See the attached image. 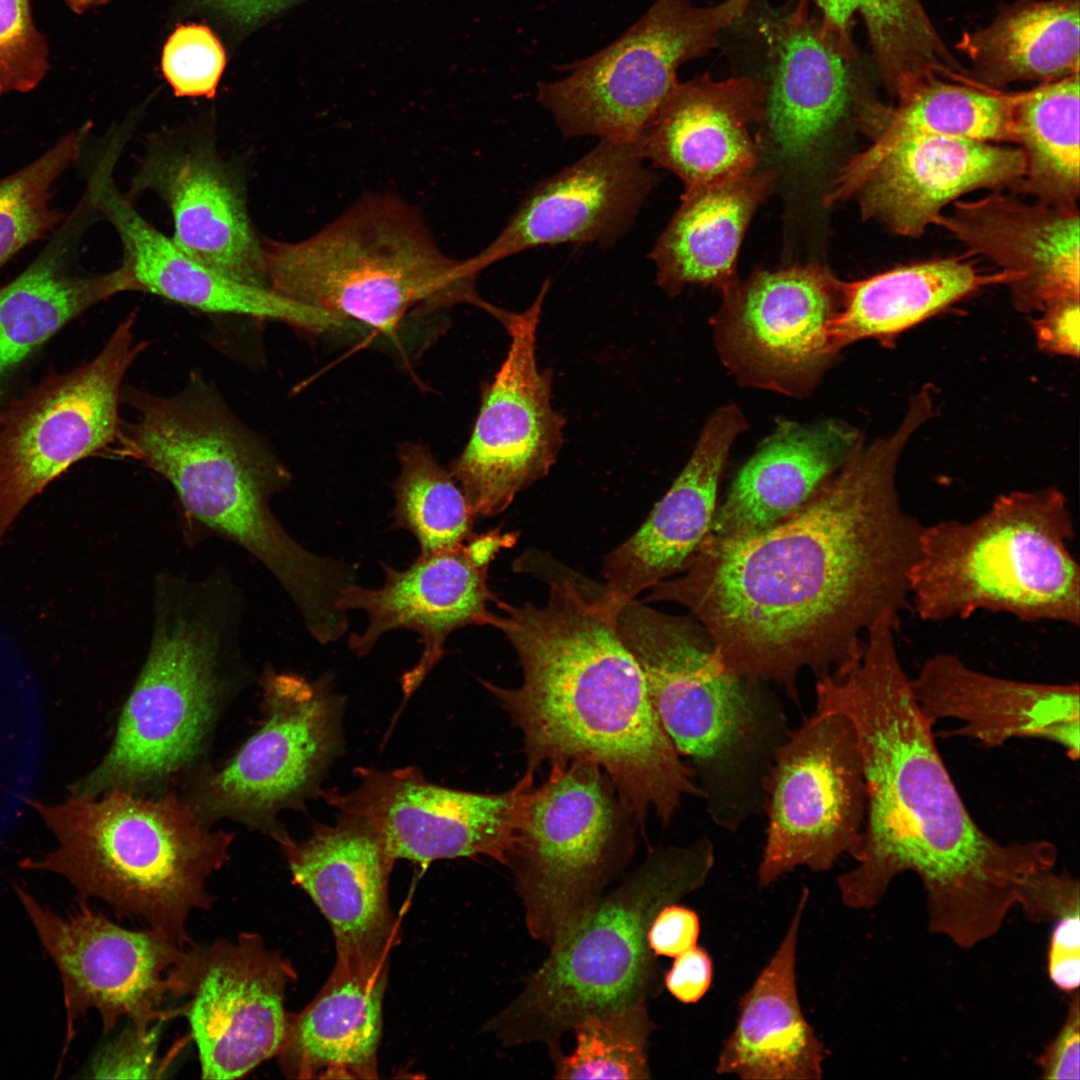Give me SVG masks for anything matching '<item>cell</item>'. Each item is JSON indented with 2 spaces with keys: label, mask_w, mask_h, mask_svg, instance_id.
<instances>
[{
  "label": "cell",
  "mask_w": 1080,
  "mask_h": 1080,
  "mask_svg": "<svg viewBox=\"0 0 1080 1080\" xmlns=\"http://www.w3.org/2000/svg\"><path fill=\"white\" fill-rule=\"evenodd\" d=\"M910 400L891 434L862 446L794 513L754 536L707 535L680 576L649 589L707 631L723 666L798 703V679L844 669L869 628L900 623L924 527L901 503V454L931 417Z\"/></svg>",
  "instance_id": "1"
},
{
  "label": "cell",
  "mask_w": 1080,
  "mask_h": 1080,
  "mask_svg": "<svg viewBox=\"0 0 1080 1080\" xmlns=\"http://www.w3.org/2000/svg\"><path fill=\"white\" fill-rule=\"evenodd\" d=\"M897 629L879 621L861 657L816 679L815 710L852 724L866 784L855 866L837 876L842 904L874 908L902 873L920 879L928 928L961 948L994 936L1032 879L1055 867L1047 840L1002 843L973 819L910 688Z\"/></svg>",
  "instance_id": "2"
},
{
  "label": "cell",
  "mask_w": 1080,
  "mask_h": 1080,
  "mask_svg": "<svg viewBox=\"0 0 1080 1080\" xmlns=\"http://www.w3.org/2000/svg\"><path fill=\"white\" fill-rule=\"evenodd\" d=\"M526 571L548 585L543 606L496 601L492 626L523 671L516 688L481 680L523 735L527 773L583 760L605 771L625 810L643 826L669 824L686 797L701 798L665 732L644 676L617 629L621 609L605 584L538 553Z\"/></svg>",
  "instance_id": "3"
},
{
  "label": "cell",
  "mask_w": 1080,
  "mask_h": 1080,
  "mask_svg": "<svg viewBox=\"0 0 1080 1080\" xmlns=\"http://www.w3.org/2000/svg\"><path fill=\"white\" fill-rule=\"evenodd\" d=\"M243 612L240 588L224 572L155 578L143 666L109 751L71 794L139 793L192 765L243 672Z\"/></svg>",
  "instance_id": "4"
},
{
  "label": "cell",
  "mask_w": 1080,
  "mask_h": 1080,
  "mask_svg": "<svg viewBox=\"0 0 1080 1080\" xmlns=\"http://www.w3.org/2000/svg\"><path fill=\"white\" fill-rule=\"evenodd\" d=\"M660 722L718 828L763 814L764 783L791 727L776 688L729 672L705 628L632 600L617 616Z\"/></svg>",
  "instance_id": "5"
},
{
  "label": "cell",
  "mask_w": 1080,
  "mask_h": 1080,
  "mask_svg": "<svg viewBox=\"0 0 1080 1080\" xmlns=\"http://www.w3.org/2000/svg\"><path fill=\"white\" fill-rule=\"evenodd\" d=\"M121 399L133 413L121 422L117 452L161 475L196 523L243 548L286 591L315 575L318 555L282 527L271 499L285 488V466L243 425L200 375L170 396L136 388Z\"/></svg>",
  "instance_id": "6"
},
{
  "label": "cell",
  "mask_w": 1080,
  "mask_h": 1080,
  "mask_svg": "<svg viewBox=\"0 0 1080 1080\" xmlns=\"http://www.w3.org/2000/svg\"><path fill=\"white\" fill-rule=\"evenodd\" d=\"M29 803L57 846L23 868L58 874L119 917H139L181 947L190 943L188 917L212 906L207 881L228 860L231 833L211 830L175 793L146 798L114 789Z\"/></svg>",
  "instance_id": "7"
},
{
  "label": "cell",
  "mask_w": 1080,
  "mask_h": 1080,
  "mask_svg": "<svg viewBox=\"0 0 1080 1080\" xmlns=\"http://www.w3.org/2000/svg\"><path fill=\"white\" fill-rule=\"evenodd\" d=\"M260 270L276 293L391 338L410 313L458 304L499 322L506 313L477 292L471 259L448 256L419 212L390 194L362 197L303 240H261Z\"/></svg>",
  "instance_id": "8"
},
{
  "label": "cell",
  "mask_w": 1080,
  "mask_h": 1080,
  "mask_svg": "<svg viewBox=\"0 0 1080 1080\" xmlns=\"http://www.w3.org/2000/svg\"><path fill=\"white\" fill-rule=\"evenodd\" d=\"M1075 536L1057 487L1010 491L975 518L924 524L909 573L910 609L931 623L984 611L1078 627Z\"/></svg>",
  "instance_id": "9"
},
{
  "label": "cell",
  "mask_w": 1080,
  "mask_h": 1080,
  "mask_svg": "<svg viewBox=\"0 0 1080 1080\" xmlns=\"http://www.w3.org/2000/svg\"><path fill=\"white\" fill-rule=\"evenodd\" d=\"M715 858L708 836L649 856L550 946L543 965L488 1030L510 1044L551 1041L588 1016L645 1002L659 984L651 924L663 907L705 884Z\"/></svg>",
  "instance_id": "10"
},
{
  "label": "cell",
  "mask_w": 1080,
  "mask_h": 1080,
  "mask_svg": "<svg viewBox=\"0 0 1080 1080\" xmlns=\"http://www.w3.org/2000/svg\"><path fill=\"white\" fill-rule=\"evenodd\" d=\"M753 2L697 6L692 0H656L614 42L573 64L567 76L539 83L537 100L565 138L637 142L678 83L679 67L714 48Z\"/></svg>",
  "instance_id": "11"
},
{
  "label": "cell",
  "mask_w": 1080,
  "mask_h": 1080,
  "mask_svg": "<svg viewBox=\"0 0 1080 1080\" xmlns=\"http://www.w3.org/2000/svg\"><path fill=\"white\" fill-rule=\"evenodd\" d=\"M263 719L219 769L205 771L187 801L205 821L230 818L268 832L277 814L303 809L343 752L344 697L317 680L268 666L260 679Z\"/></svg>",
  "instance_id": "12"
},
{
  "label": "cell",
  "mask_w": 1080,
  "mask_h": 1080,
  "mask_svg": "<svg viewBox=\"0 0 1080 1080\" xmlns=\"http://www.w3.org/2000/svg\"><path fill=\"white\" fill-rule=\"evenodd\" d=\"M761 888L799 867L827 872L856 859L866 817V784L854 728L841 714L814 710L776 751L765 783Z\"/></svg>",
  "instance_id": "13"
},
{
  "label": "cell",
  "mask_w": 1080,
  "mask_h": 1080,
  "mask_svg": "<svg viewBox=\"0 0 1080 1080\" xmlns=\"http://www.w3.org/2000/svg\"><path fill=\"white\" fill-rule=\"evenodd\" d=\"M532 789L511 858L532 936L550 946L600 900L614 859L616 802L595 763L551 765Z\"/></svg>",
  "instance_id": "14"
},
{
  "label": "cell",
  "mask_w": 1080,
  "mask_h": 1080,
  "mask_svg": "<svg viewBox=\"0 0 1080 1080\" xmlns=\"http://www.w3.org/2000/svg\"><path fill=\"white\" fill-rule=\"evenodd\" d=\"M131 313L90 362L53 376L0 416V540L26 504L73 463L117 443L124 377L148 343Z\"/></svg>",
  "instance_id": "15"
},
{
  "label": "cell",
  "mask_w": 1080,
  "mask_h": 1080,
  "mask_svg": "<svg viewBox=\"0 0 1080 1080\" xmlns=\"http://www.w3.org/2000/svg\"><path fill=\"white\" fill-rule=\"evenodd\" d=\"M843 296V281L817 263L753 271L711 319L722 363L744 387L807 397L839 358L831 329Z\"/></svg>",
  "instance_id": "16"
},
{
  "label": "cell",
  "mask_w": 1080,
  "mask_h": 1080,
  "mask_svg": "<svg viewBox=\"0 0 1080 1080\" xmlns=\"http://www.w3.org/2000/svg\"><path fill=\"white\" fill-rule=\"evenodd\" d=\"M63 987L68 1049L76 1022L94 1009L103 1033L125 1017L140 1031L168 1018L165 1000L183 996L193 949L186 951L161 932L125 929L84 903L61 916L15 886Z\"/></svg>",
  "instance_id": "17"
},
{
  "label": "cell",
  "mask_w": 1080,
  "mask_h": 1080,
  "mask_svg": "<svg viewBox=\"0 0 1080 1080\" xmlns=\"http://www.w3.org/2000/svg\"><path fill=\"white\" fill-rule=\"evenodd\" d=\"M548 287L546 281L533 303L511 312L503 325L510 337L507 355L484 386L470 438L451 464L475 518L503 512L550 471L562 446L565 420L552 405V374L537 361Z\"/></svg>",
  "instance_id": "18"
},
{
  "label": "cell",
  "mask_w": 1080,
  "mask_h": 1080,
  "mask_svg": "<svg viewBox=\"0 0 1080 1080\" xmlns=\"http://www.w3.org/2000/svg\"><path fill=\"white\" fill-rule=\"evenodd\" d=\"M359 784L347 793L320 790L338 812L364 819L397 859L421 864L485 855L509 865L520 841L532 773L511 789L481 794L428 781L418 767H358Z\"/></svg>",
  "instance_id": "19"
},
{
  "label": "cell",
  "mask_w": 1080,
  "mask_h": 1080,
  "mask_svg": "<svg viewBox=\"0 0 1080 1080\" xmlns=\"http://www.w3.org/2000/svg\"><path fill=\"white\" fill-rule=\"evenodd\" d=\"M178 1011L188 1020L203 1079L241 1078L279 1052L291 963L256 933L193 948Z\"/></svg>",
  "instance_id": "20"
},
{
  "label": "cell",
  "mask_w": 1080,
  "mask_h": 1080,
  "mask_svg": "<svg viewBox=\"0 0 1080 1080\" xmlns=\"http://www.w3.org/2000/svg\"><path fill=\"white\" fill-rule=\"evenodd\" d=\"M1023 169L1019 148L959 138H915L879 152L852 155L832 180L824 204L855 199L864 219L895 235L916 238L965 194L980 189L1012 191Z\"/></svg>",
  "instance_id": "21"
},
{
  "label": "cell",
  "mask_w": 1080,
  "mask_h": 1080,
  "mask_svg": "<svg viewBox=\"0 0 1080 1080\" xmlns=\"http://www.w3.org/2000/svg\"><path fill=\"white\" fill-rule=\"evenodd\" d=\"M759 32L767 64L764 123L782 156L802 160L845 121L857 127L872 94L852 68L856 52L810 16L807 0L765 17Z\"/></svg>",
  "instance_id": "22"
},
{
  "label": "cell",
  "mask_w": 1080,
  "mask_h": 1080,
  "mask_svg": "<svg viewBox=\"0 0 1080 1080\" xmlns=\"http://www.w3.org/2000/svg\"><path fill=\"white\" fill-rule=\"evenodd\" d=\"M293 876L329 922L336 959L388 963L399 941L388 884L395 863L381 836L362 818L338 812L332 824L314 823L304 840L284 828L272 836Z\"/></svg>",
  "instance_id": "23"
},
{
  "label": "cell",
  "mask_w": 1080,
  "mask_h": 1080,
  "mask_svg": "<svg viewBox=\"0 0 1080 1080\" xmlns=\"http://www.w3.org/2000/svg\"><path fill=\"white\" fill-rule=\"evenodd\" d=\"M644 161L638 141L601 139L584 157L535 185L499 235L471 258L473 264L482 271L543 245L614 243L657 184Z\"/></svg>",
  "instance_id": "24"
},
{
  "label": "cell",
  "mask_w": 1080,
  "mask_h": 1080,
  "mask_svg": "<svg viewBox=\"0 0 1080 1080\" xmlns=\"http://www.w3.org/2000/svg\"><path fill=\"white\" fill-rule=\"evenodd\" d=\"M380 588L353 583L337 601L339 610H361L368 615L362 633L351 632L348 647L358 657L370 653L378 639L394 630L419 634L423 646L417 663L402 676L403 703L420 687L445 653V642L455 630L469 625L492 626L495 613L489 603L498 598L488 585V568L476 566L464 543L456 548L421 555L398 570L382 563Z\"/></svg>",
  "instance_id": "25"
},
{
  "label": "cell",
  "mask_w": 1080,
  "mask_h": 1080,
  "mask_svg": "<svg viewBox=\"0 0 1080 1080\" xmlns=\"http://www.w3.org/2000/svg\"><path fill=\"white\" fill-rule=\"evenodd\" d=\"M933 224L1010 278L1014 307L1024 313L1079 298V209L1026 202L1000 190L956 200Z\"/></svg>",
  "instance_id": "26"
},
{
  "label": "cell",
  "mask_w": 1080,
  "mask_h": 1080,
  "mask_svg": "<svg viewBox=\"0 0 1080 1080\" xmlns=\"http://www.w3.org/2000/svg\"><path fill=\"white\" fill-rule=\"evenodd\" d=\"M922 714L934 726L955 719L951 735L996 747L1012 739L1036 738L1079 757V685L1007 679L973 669L959 656L938 652L910 678Z\"/></svg>",
  "instance_id": "27"
},
{
  "label": "cell",
  "mask_w": 1080,
  "mask_h": 1080,
  "mask_svg": "<svg viewBox=\"0 0 1080 1080\" xmlns=\"http://www.w3.org/2000/svg\"><path fill=\"white\" fill-rule=\"evenodd\" d=\"M746 428L738 406L715 410L670 489L640 528L607 554L604 584L617 605L683 571L710 532L726 460Z\"/></svg>",
  "instance_id": "28"
},
{
  "label": "cell",
  "mask_w": 1080,
  "mask_h": 1080,
  "mask_svg": "<svg viewBox=\"0 0 1080 1080\" xmlns=\"http://www.w3.org/2000/svg\"><path fill=\"white\" fill-rule=\"evenodd\" d=\"M765 89L748 77L698 76L675 85L642 132L643 158L675 174L686 187L756 169Z\"/></svg>",
  "instance_id": "29"
},
{
  "label": "cell",
  "mask_w": 1080,
  "mask_h": 1080,
  "mask_svg": "<svg viewBox=\"0 0 1080 1080\" xmlns=\"http://www.w3.org/2000/svg\"><path fill=\"white\" fill-rule=\"evenodd\" d=\"M92 194L94 203L120 236L124 248L122 266L131 277L133 290L204 312L276 320L317 334L348 327L328 312L286 298L268 287L233 279L189 257L134 209L108 175L94 183Z\"/></svg>",
  "instance_id": "30"
},
{
  "label": "cell",
  "mask_w": 1080,
  "mask_h": 1080,
  "mask_svg": "<svg viewBox=\"0 0 1080 1080\" xmlns=\"http://www.w3.org/2000/svg\"><path fill=\"white\" fill-rule=\"evenodd\" d=\"M862 446L861 432L839 419L779 422L738 471L709 535L738 540L767 530L798 510Z\"/></svg>",
  "instance_id": "31"
},
{
  "label": "cell",
  "mask_w": 1080,
  "mask_h": 1080,
  "mask_svg": "<svg viewBox=\"0 0 1080 1080\" xmlns=\"http://www.w3.org/2000/svg\"><path fill=\"white\" fill-rule=\"evenodd\" d=\"M810 891L803 888L787 930L738 1002L715 1073L743 1080H819L827 1052L806 1019L797 987V947Z\"/></svg>",
  "instance_id": "32"
},
{
  "label": "cell",
  "mask_w": 1080,
  "mask_h": 1080,
  "mask_svg": "<svg viewBox=\"0 0 1080 1080\" xmlns=\"http://www.w3.org/2000/svg\"><path fill=\"white\" fill-rule=\"evenodd\" d=\"M168 204L173 243L194 260L241 282L267 287L261 240L238 187L207 146L152 155L134 183Z\"/></svg>",
  "instance_id": "33"
},
{
  "label": "cell",
  "mask_w": 1080,
  "mask_h": 1080,
  "mask_svg": "<svg viewBox=\"0 0 1080 1080\" xmlns=\"http://www.w3.org/2000/svg\"><path fill=\"white\" fill-rule=\"evenodd\" d=\"M388 963L337 960L327 981L299 1013L288 1014L276 1057L293 1079L378 1078Z\"/></svg>",
  "instance_id": "34"
},
{
  "label": "cell",
  "mask_w": 1080,
  "mask_h": 1080,
  "mask_svg": "<svg viewBox=\"0 0 1080 1080\" xmlns=\"http://www.w3.org/2000/svg\"><path fill=\"white\" fill-rule=\"evenodd\" d=\"M772 170H753L685 188L681 203L649 257L656 282L669 296L687 285L717 289L737 282V258L757 209L774 189Z\"/></svg>",
  "instance_id": "35"
},
{
  "label": "cell",
  "mask_w": 1080,
  "mask_h": 1080,
  "mask_svg": "<svg viewBox=\"0 0 1080 1080\" xmlns=\"http://www.w3.org/2000/svg\"><path fill=\"white\" fill-rule=\"evenodd\" d=\"M969 256L933 258L843 281V306L831 329L836 350L866 339L889 343L986 287L1008 284L1007 274L986 272Z\"/></svg>",
  "instance_id": "36"
},
{
  "label": "cell",
  "mask_w": 1080,
  "mask_h": 1080,
  "mask_svg": "<svg viewBox=\"0 0 1080 1080\" xmlns=\"http://www.w3.org/2000/svg\"><path fill=\"white\" fill-rule=\"evenodd\" d=\"M1079 20V0H1020L965 33L957 48L985 87L1053 82L1079 73Z\"/></svg>",
  "instance_id": "37"
},
{
  "label": "cell",
  "mask_w": 1080,
  "mask_h": 1080,
  "mask_svg": "<svg viewBox=\"0 0 1080 1080\" xmlns=\"http://www.w3.org/2000/svg\"><path fill=\"white\" fill-rule=\"evenodd\" d=\"M65 224L36 261L0 288V376L93 305L133 290L123 266L97 276L70 274Z\"/></svg>",
  "instance_id": "38"
},
{
  "label": "cell",
  "mask_w": 1080,
  "mask_h": 1080,
  "mask_svg": "<svg viewBox=\"0 0 1080 1080\" xmlns=\"http://www.w3.org/2000/svg\"><path fill=\"white\" fill-rule=\"evenodd\" d=\"M1012 95L980 84L928 80L895 106L877 101L869 108L860 125L870 141L864 150L879 152L925 137L1014 143Z\"/></svg>",
  "instance_id": "39"
},
{
  "label": "cell",
  "mask_w": 1080,
  "mask_h": 1080,
  "mask_svg": "<svg viewBox=\"0 0 1080 1080\" xmlns=\"http://www.w3.org/2000/svg\"><path fill=\"white\" fill-rule=\"evenodd\" d=\"M1011 122L1024 159L1012 192L1053 207L1078 208L1079 73L1013 93Z\"/></svg>",
  "instance_id": "40"
},
{
  "label": "cell",
  "mask_w": 1080,
  "mask_h": 1080,
  "mask_svg": "<svg viewBox=\"0 0 1080 1080\" xmlns=\"http://www.w3.org/2000/svg\"><path fill=\"white\" fill-rule=\"evenodd\" d=\"M820 19L844 45L855 49L851 27L860 15L883 83L921 78L941 67L949 49L920 0H812Z\"/></svg>",
  "instance_id": "41"
},
{
  "label": "cell",
  "mask_w": 1080,
  "mask_h": 1080,
  "mask_svg": "<svg viewBox=\"0 0 1080 1080\" xmlns=\"http://www.w3.org/2000/svg\"><path fill=\"white\" fill-rule=\"evenodd\" d=\"M398 460L392 527L409 531L421 555L462 545L474 534L475 516L451 472L422 444L402 445Z\"/></svg>",
  "instance_id": "42"
},
{
  "label": "cell",
  "mask_w": 1080,
  "mask_h": 1080,
  "mask_svg": "<svg viewBox=\"0 0 1080 1080\" xmlns=\"http://www.w3.org/2000/svg\"><path fill=\"white\" fill-rule=\"evenodd\" d=\"M87 128L62 137L43 155L0 179V268L19 250L64 221L51 188L81 152Z\"/></svg>",
  "instance_id": "43"
},
{
  "label": "cell",
  "mask_w": 1080,
  "mask_h": 1080,
  "mask_svg": "<svg viewBox=\"0 0 1080 1080\" xmlns=\"http://www.w3.org/2000/svg\"><path fill=\"white\" fill-rule=\"evenodd\" d=\"M652 1023L645 1002L595 1014L578 1022L573 1052L562 1057L555 1078L647 1079Z\"/></svg>",
  "instance_id": "44"
},
{
  "label": "cell",
  "mask_w": 1080,
  "mask_h": 1080,
  "mask_svg": "<svg viewBox=\"0 0 1080 1080\" xmlns=\"http://www.w3.org/2000/svg\"><path fill=\"white\" fill-rule=\"evenodd\" d=\"M226 65L224 48L202 24L179 25L162 52V72L178 97H214Z\"/></svg>",
  "instance_id": "45"
},
{
  "label": "cell",
  "mask_w": 1080,
  "mask_h": 1080,
  "mask_svg": "<svg viewBox=\"0 0 1080 1080\" xmlns=\"http://www.w3.org/2000/svg\"><path fill=\"white\" fill-rule=\"evenodd\" d=\"M48 46L30 0H0V95L34 89L48 71Z\"/></svg>",
  "instance_id": "46"
},
{
  "label": "cell",
  "mask_w": 1080,
  "mask_h": 1080,
  "mask_svg": "<svg viewBox=\"0 0 1080 1080\" xmlns=\"http://www.w3.org/2000/svg\"><path fill=\"white\" fill-rule=\"evenodd\" d=\"M163 1020L140 1031L130 1025L99 1050L87 1069V1077L159 1078L162 1069L157 1055Z\"/></svg>",
  "instance_id": "47"
},
{
  "label": "cell",
  "mask_w": 1080,
  "mask_h": 1080,
  "mask_svg": "<svg viewBox=\"0 0 1080 1080\" xmlns=\"http://www.w3.org/2000/svg\"><path fill=\"white\" fill-rule=\"evenodd\" d=\"M1032 322L1038 348L1048 354L1079 357V298L1048 304Z\"/></svg>",
  "instance_id": "48"
},
{
  "label": "cell",
  "mask_w": 1080,
  "mask_h": 1080,
  "mask_svg": "<svg viewBox=\"0 0 1080 1080\" xmlns=\"http://www.w3.org/2000/svg\"><path fill=\"white\" fill-rule=\"evenodd\" d=\"M1076 907L1055 920L1048 950V975L1060 990L1073 993L1080 984V917Z\"/></svg>",
  "instance_id": "49"
},
{
  "label": "cell",
  "mask_w": 1080,
  "mask_h": 1080,
  "mask_svg": "<svg viewBox=\"0 0 1080 1080\" xmlns=\"http://www.w3.org/2000/svg\"><path fill=\"white\" fill-rule=\"evenodd\" d=\"M1041 1078L1077 1080L1080 1078V1000L1078 990L1071 993L1069 1009L1055 1039L1038 1058Z\"/></svg>",
  "instance_id": "50"
},
{
  "label": "cell",
  "mask_w": 1080,
  "mask_h": 1080,
  "mask_svg": "<svg viewBox=\"0 0 1080 1080\" xmlns=\"http://www.w3.org/2000/svg\"><path fill=\"white\" fill-rule=\"evenodd\" d=\"M700 919L691 908L669 904L654 918L648 943L656 956L676 957L697 945Z\"/></svg>",
  "instance_id": "51"
},
{
  "label": "cell",
  "mask_w": 1080,
  "mask_h": 1080,
  "mask_svg": "<svg viewBox=\"0 0 1080 1080\" xmlns=\"http://www.w3.org/2000/svg\"><path fill=\"white\" fill-rule=\"evenodd\" d=\"M714 974L713 959L708 950L694 946L675 957L665 975L670 994L684 1004L699 1002L709 991Z\"/></svg>",
  "instance_id": "52"
},
{
  "label": "cell",
  "mask_w": 1080,
  "mask_h": 1080,
  "mask_svg": "<svg viewBox=\"0 0 1080 1080\" xmlns=\"http://www.w3.org/2000/svg\"><path fill=\"white\" fill-rule=\"evenodd\" d=\"M303 0H200L233 24L252 27Z\"/></svg>",
  "instance_id": "53"
},
{
  "label": "cell",
  "mask_w": 1080,
  "mask_h": 1080,
  "mask_svg": "<svg viewBox=\"0 0 1080 1080\" xmlns=\"http://www.w3.org/2000/svg\"><path fill=\"white\" fill-rule=\"evenodd\" d=\"M516 536L513 534H501L500 531L492 530L485 534H473L464 542V549L469 559L480 568H489L490 563L502 548L513 545Z\"/></svg>",
  "instance_id": "54"
},
{
  "label": "cell",
  "mask_w": 1080,
  "mask_h": 1080,
  "mask_svg": "<svg viewBox=\"0 0 1080 1080\" xmlns=\"http://www.w3.org/2000/svg\"><path fill=\"white\" fill-rule=\"evenodd\" d=\"M67 6L75 13H84L91 8L103 5L110 0H64Z\"/></svg>",
  "instance_id": "55"
}]
</instances>
